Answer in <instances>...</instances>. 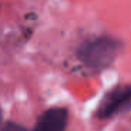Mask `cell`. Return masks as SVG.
Here are the masks:
<instances>
[{
	"label": "cell",
	"mask_w": 131,
	"mask_h": 131,
	"mask_svg": "<svg viewBox=\"0 0 131 131\" xmlns=\"http://www.w3.org/2000/svg\"><path fill=\"white\" fill-rule=\"evenodd\" d=\"M121 49V42L111 37H96L86 40L78 48V58L88 69L99 72L114 62Z\"/></svg>",
	"instance_id": "cell-1"
},
{
	"label": "cell",
	"mask_w": 131,
	"mask_h": 131,
	"mask_svg": "<svg viewBox=\"0 0 131 131\" xmlns=\"http://www.w3.org/2000/svg\"><path fill=\"white\" fill-rule=\"evenodd\" d=\"M131 108V85H118L108 90L100 100L94 117L107 120Z\"/></svg>",
	"instance_id": "cell-2"
},
{
	"label": "cell",
	"mask_w": 131,
	"mask_h": 131,
	"mask_svg": "<svg viewBox=\"0 0 131 131\" xmlns=\"http://www.w3.org/2000/svg\"><path fill=\"white\" fill-rule=\"evenodd\" d=\"M69 121L66 107H49L38 116L31 131H65Z\"/></svg>",
	"instance_id": "cell-3"
},
{
	"label": "cell",
	"mask_w": 131,
	"mask_h": 131,
	"mask_svg": "<svg viewBox=\"0 0 131 131\" xmlns=\"http://www.w3.org/2000/svg\"><path fill=\"white\" fill-rule=\"evenodd\" d=\"M0 131H30V130H27L21 124L9 121V123H4V124H0Z\"/></svg>",
	"instance_id": "cell-4"
},
{
	"label": "cell",
	"mask_w": 131,
	"mask_h": 131,
	"mask_svg": "<svg viewBox=\"0 0 131 131\" xmlns=\"http://www.w3.org/2000/svg\"><path fill=\"white\" fill-rule=\"evenodd\" d=\"M2 121H3V114H2V108H0V124H2Z\"/></svg>",
	"instance_id": "cell-5"
}]
</instances>
